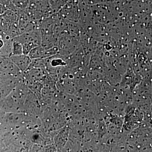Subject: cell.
<instances>
[{
    "mask_svg": "<svg viewBox=\"0 0 152 152\" xmlns=\"http://www.w3.org/2000/svg\"><path fill=\"white\" fill-rule=\"evenodd\" d=\"M12 39L21 44L23 53L26 55H28L34 48L40 45L42 43L40 29L23 33Z\"/></svg>",
    "mask_w": 152,
    "mask_h": 152,
    "instance_id": "obj_1",
    "label": "cell"
},
{
    "mask_svg": "<svg viewBox=\"0 0 152 152\" xmlns=\"http://www.w3.org/2000/svg\"><path fill=\"white\" fill-rule=\"evenodd\" d=\"M58 51V48L57 47L54 46L50 48L47 49L40 45L32 49L28 56L32 60L45 59L55 56Z\"/></svg>",
    "mask_w": 152,
    "mask_h": 152,
    "instance_id": "obj_2",
    "label": "cell"
},
{
    "mask_svg": "<svg viewBox=\"0 0 152 152\" xmlns=\"http://www.w3.org/2000/svg\"><path fill=\"white\" fill-rule=\"evenodd\" d=\"M10 58L21 72L26 70L32 61L28 55L24 54L12 56L10 57Z\"/></svg>",
    "mask_w": 152,
    "mask_h": 152,
    "instance_id": "obj_3",
    "label": "cell"
},
{
    "mask_svg": "<svg viewBox=\"0 0 152 152\" xmlns=\"http://www.w3.org/2000/svg\"><path fill=\"white\" fill-rule=\"evenodd\" d=\"M11 1L16 12H20L28 9L30 0H11Z\"/></svg>",
    "mask_w": 152,
    "mask_h": 152,
    "instance_id": "obj_4",
    "label": "cell"
},
{
    "mask_svg": "<svg viewBox=\"0 0 152 152\" xmlns=\"http://www.w3.org/2000/svg\"><path fill=\"white\" fill-rule=\"evenodd\" d=\"M67 0H49V6L53 12L55 13L66 4Z\"/></svg>",
    "mask_w": 152,
    "mask_h": 152,
    "instance_id": "obj_5",
    "label": "cell"
},
{
    "mask_svg": "<svg viewBox=\"0 0 152 152\" xmlns=\"http://www.w3.org/2000/svg\"><path fill=\"white\" fill-rule=\"evenodd\" d=\"M13 43L12 48V56L23 54V47L21 44L12 39Z\"/></svg>",
    "mask_w": 152,
    "mask_h": 152,
    "instance_id": "obj_6",
    "label": "cell"
}]
</instances>
